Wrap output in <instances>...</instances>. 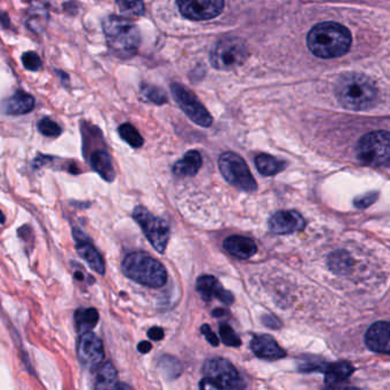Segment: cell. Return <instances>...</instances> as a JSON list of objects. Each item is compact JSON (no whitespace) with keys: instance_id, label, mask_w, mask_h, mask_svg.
I'll return each instance as SVG.
<instances>
[{"instance_id":"f546056e","label":"cell","mask_w":390,"mask_h":390,"mask_svg":"<svg viewBox=\"0 0 390 390\" xmlns=\"http://www.w3.org/2000/svg\"><path fill=\"white\" fill-rule=\"evenodd\" d=\"M219 332L223 343L228 346V347H239V346L242 345L241 339L238 338L235 331L228 324H221Z\"/></svg>"},{"instance_id":"8fae6325","label":"cell","mask_w":390,"mask_h":390,"mask_svg":"<svg viewBox=\"0 0 390 390\" xmlns=\"http://www.w3.org/2000/svg\"><path fill=\"white\" fill-rule=\"evenodd\" d=\"M177 5L186 19L206 21L222 13L225 0H177Z\"/></svg>"},{"instance_id":"ba28073f","label":"cell","mask_w":390,"mask_h":390,"mask_svg":"<svg viewBox=\"0 0 390 390\" xmlns=\"http://www.w3.org/2000/svg\"><path fill=\"white\" fill-rule=\"evenodd\" d=\"M248 56L247 46L241 38H223L211 52V65L218 70H232L241 67Z\"/></svg>"},{"instance_id":"30bf717a","label":"cell","mask_w":390,"mask_h":390,"mask_svg":"<svg viewBox=\"0 0 390 390\" xmlns=\"http://www.w3.org/2000/svg\"><path fill=\"white\" fill-rule=\"evenodd\" d=\"M171 90L177 104L195 124L202 127H210L212 125L213 120L210 113L200 104L190 90L184 88V85L173 83L171 84Z\"/></svg>"},{"instance_id":"836d02e7","label":"cell","mask_w":390,"mask_h":390,"mask_svg":"<svg viewBox=\"0 0 390 390\" xmlns=\"http://www.w3.org/2000/svg\"><path fill=\"white\" fill-rule=\"evenodd\" d=\"M200 331H202V333L205 336V339H206L207 341L210 342L213 347H218L219 346V339L216 336V333L213 332L210 325L205 324V325L202 326Z\"/></svg>"},{"instance_id":"6da1fadb","label":"cell","mask_w":390,"mask_h":390,"mask_svg":"<svg viewBox=\"0 0 390 390\" xmlns=\"http://www.w3.org/2000/svg\"><path fill=\"white\" fill-rule=\"evenodd\" d=\"M352 42L350 31L336 22L319 23L307 35L310 52L320 58H340L347 54Z\"/></svg>"},{"instance_id":"1f68e13d","label":"cell","mask_w":390,"mask_h":390,"mask_svg":"<svg viewBox=\"0 0 390 390\" xmlns=\"http://www.w3.org/2000/svg\"><path fill=\"white\" fill-rule=\"evenodd\" d=\"M22 63L26 69L30 71H38L42 65V58L33 51L26 52L22 55Z\"/></svg>"},{"instance_id":"4fadbf2b","label":"cell","mask_w":390,"mask_h":390,"mask_svg":"<svg viewBox=\"0 0 390 390\" xmlns=\"http://www.w3.org/2000/svg\"><path fill=\"white\" fill-rule=\"evenodd\" d=\"M306 227V220L295 211H279L269 219V229L277 235H290L301 231Z\"/></svg>"},{"instance_id":"5b68a950","label":"cell","mask_w":390,"mask_h":390,"mask_svg":"<svg viewBox=\"0 0 390 390\" xmlns=\"http://www.w3.org/2000/svg\"><path fill=\"white\" fill-rule=\"evenodd\" d=\"M204 379L200 384L202 388L216 389H234L242 387V380L235 366L225 358H212L207 361L203 368Z\"/></svg>"},{"instance_id":"7402d4cb","label":"cell","mask_w":390,"mask_h":390,"mask_svg":"<svg viewBox=\"0 0 390 390\" xmlns=\"http://www.w3.org/2000/svg\"><path fill=\"white\" fill-rule=\"evenodd\" d=\"M94 387L97 389H115L118 384V374L116 368L110 361L97 366V373L94 379Z\"/></svg>"},{"instance_id":"ffe728a7","label":"cell","mask_w":390,"mask_h":390,"mask_svg":"<svg viewBox=\"0 0 390 390\" xmlns=\"http://www.w3.org/2000/svg\"><path fill=\"white\" fill-rule=\"evenodd\" d=\"M90 163L94 171L97 172V174L108 182H111L116 177L113 159H111V156L106 150H104V149L94 150L90 154Z\"/></svg>"},{"instance_id":"e0dca14e","label":"cell","mask_w":390,"mask_h":390,"mask_svg":"<svg viewBox=\"0 0 390 390\" xmlns=\"http://www.w3.org/2000/svg\"><path fill=\"white\" fill-rule=\"evenodd\" d=\"M35 106V97L31 94L26 92H17V93L3 101L1 110L3 113L10 116H21L31 113Z\"/></svg>"},{"instance_id":"e575fe53","label":"cell","mask_w":390,"mask_h":390,"mask_svg":"<svg viewBox=\"0 0 390 390\" xmlns=\"http://www.w3.org/2000/svg\"><path fill=\"white\" fill-rule=\"evenodd\" d=\"M263 323L268 327H271V329H279L282 325V323L279 322V319L277 317L273 316V315H267V316H263L262 318Z\"/></svg>"},{"instance_id":"9a60e30c","label":"cell","mask_w":390,"mask_h":390,"mask_svg":"<svg viewBox=\"0 0 390 390\" xmlns=\"http://www.w3.org/2000/svg\"><path fill=\"white\" fill-rule=\"evenodd\" d=\"M389 336V323H374L365 334V343L372 352L388 355L390 352Z\"/></svg>"},{"instance_id":"3957f363","label":"cell","mask_w":390,"mask_h":390,"mask_svg":"<svg viewBox=\"0 0 390 390\" xmlns=\"http://www.w3.org/2000/svg\"><path fill=\"white\" fill-rule=\"evenodd\" d=\"M106 45L120 58H133L138 53L141 35L136 24L124 17L110 15L102 22Z\"/></svg>"},{"instance_id":"f35d334b","label":"cell","mask_w":390,"mask_h":390,"mask_svg":"<svg viewBox=\"0 0 390 390\" xmlns=\"http://www.w3.org/2000/svg\"><path fill=\"white\" fill-rule=\"evenodd\" d=\"M74 277L79 282H85V270H78L74 273Z\"/></svg>"},{"instance_id":"9c48e42d","label":"cell","mask_w":390,"mask_h":390,"mask_svg":"<svg viewBox=\"0 0 390 390\" xmlns=\"http://www.w3.org/2000/svg\"><path fill=\"white\" fill-rule=\"evenodd\" d=\"M133 219L141 227L145 237L156 251L164 253L170 241V228L164 220L159 219L142 206L136 207L133 211Z\"/></svg>"},{"instance_id":"52a82bcc","label":"cell","mask_w":390,"mask_h":390,"mask_svg":"<svg viewBox=\"0 0 390 390\" xmlns=\"http://www.w3.org/2000/svg\"><path fill=\"white\" fill-rule=\"evenodd\" d=\"M219 168L222 177L234 187L252 193L258 189V184L252 175L246 161L235 152H225L220 156Z\"/></svg>"},{"instance_id":"ac0fdd59","label":"cell","mask_w":390,"mask_h":390,"mask_svg":"<svg viewBox=\"0 0 390 390\" xmlns=\"http://www.w3.org/2000/svg\"><path fill=\"white\" fill-rule=\"evenodd\" d=\"M223 248L232 257L241 260H247L258 252L254 241L243 236H230L223 242Z\"/></svg>"},{"instance_id":"74e56055","label":"cell","mask_w":390,"mask_h":390,"mask_svg":"<svg viewBox=\"0 0 390 390\" xmlns=\"http://www.w3.org/2000/svg\"><path fill=\"white\" fill-rule=\"evenodd\" d=\"M152 346L150 342L148 341H142L140 342L139 346H138V350L142 354H147V352H150L152 350Z\"/></svg>"},{"instance_id":"d6986e66","label":"cell","mask_w":390,"mask_h":390,"mask_svg":"<svg viewBox=\"0 0 390 390\" xmlns=\"http://www.w3.org/2000/svg\"><path fill=\"white\" fill-rule=\"evenodd\" d=\"M76 250L79 257L84 260L92 270L95 271L99 275H104L106 273V266H104V259L97 248L94 247L93 244H90L86 239L81 236L76 235Z\"/></svg>"},{"instance_id":"d4e9b609","label":"cell","mask_w":390,"mask_h":390,"mask_svg":"<svg viewBox=\"0 0 390 390\" xmlns=\"http://www.w3.org/2000/svg\"><path fill=\"white\" fill-rule=\"evenodd\" d=\"M327 265L334 274L343 276V275H348L352 273V267H354V260H352L348 252L336 251L333 252L332 254L330 255Z\"/></svg>"},{"instance_id":"603a6c76","label":"cell","mask_w":390,"mask_h":390,"mask_svg":"<svg viewBox=\"0 0 390 390\" xmlns=\"http://www.w3.org/2000/svg\"><path fill=\"white\" fill-rule=\"evenodd\" d=\"M354 371V366L347 361H339L327 365L325 368V384L327 386H336V384L347 380Z\"/></svg>"},{"instance_id":"d590c367","label":"cell","mask_w":390,"mask_h":390,"mask_svg":"<svg viewBox=\"0 0 390 390\" xmlns=\"http://www.w3.org/2000/svg\"><path fill=\"white\" fill-rule=\"evenodd\" d=\"M149 338L154 340V341H161V339L164 338V331L161 327H152L148 331Z\"/></svg>"},{"instance_id":"8d00e7d4","label":"cell","mask_w":390,"mask_h":390,"mask_svg":"<svg viewBox=\"0 0 390 390\" xmlns=\"http://www.w3.org/2000/svg\"><path fill=\"white\" fill-rule=\"evenodd\" d=\"M0 24L5 28V29H8L10 26V19L8 17V14L5 13V12H1L0 10Z\"/></svg>"},{"instance_id":"8992f818","label":"cell","mask_w":390,"mask_h":390,"mask_svg":"<svg viewBox=\"0 0 390 390\" xmlns=\"http://www.w3.org/2000/svg\"><path fill=\"white\" fill-rule=\"evenodd\" d=\"M389 133L377 131L363 136L357 145L358 159L368 166H384L390 159Z\"/></svg>"},{"instance_id":"7c38bea8","label":"cell","mask_w":390,"mask_h":390,"mask_svg":"<svg viewBox=\"0 0 390 390\" xmlns=\"http://www.w3.org/2000/svg\"><path fill=\"white\" fill-rule=\"evenodd\" d=\"M77 356L81 364L85 368H95L104 361V343L94 333H81L78 339Z\"/></svg>"},{"instance_id":"d6a6232c","label":"cell","mask_w":390,"mask_h":390,"mask_svg":"<svg viewBox=\"0 0 390 390\" xmlns=\"http://www.w3.org/2000/svg\"><path fill=\"white\" fill-rule=\"evenodd\" d=\"M377 198H379V194L377 191H371L368 194L361 195L354 200L355 206L357 209H368V207L371 206L372 204L377 202Z\"/></svg>"},{"instance_id":"5bb4252c","label":"cell","mask_w":390,"mask_h":390,"mask_svg":"<svg viewBox=\"0 0 390 390\" xmlns=\"http://www.w3.org/2000/svg\"><path fill=\"white\" fill-rule=\"evenodd\" d=\"M196 289L200 297L203 298V300L211 301L212 298H216L225 304H231L234 302V295L231 292L223 289L221 283L210 275L200 276L197 279Z\"/></svg>"},{"instance_id":"ab89813d","label":"cell","mask_w":390,"mask_h":390,"mask_svg":"<svg viewBox=\"0 0 390 390\" xmlns=\"http://www.w3.org/2000/svg\"><path fill=\"white\" fill-rule=\"evenodd\" d=\"M3 223H5V216H3V213L0 210V225H3Z\"/></svg>"},{"instance_id":"4dcf8cb0","label":"cell","mask_w":390,"mask_h":390,"mask_svg":"<svg viewBox=\"0 0 390 390\" xmlns=\"http://www.w3.org/2000/svg\"><path fill=\"white\" fill-rule=\"evenodd\" d=\"M142 94L149 101H152L156 104H164L168 101V97L165 95L164 92L159 90V88H156V86H152V85H142Z\"/></svg>"},{"instance_id":"4316f807","label":"cell","mask_w":390,"mask_h":390,"mask_svg":"<svg viewBox=\"0 0 390 390\" xmlns=\"http://www.w3.org/2000/svg\"><path fill=\"white\" fill-rule=\"evenodd\" d=\"M116 3L124 17H138L145 13L143 0H116Z\"/></svg>"},{"instance_id":"cb8c5ba5","label":"cell","mask_w":390,"mask_h":390,"mask_svg":"<svg viewBox=\"0 0 390 390\" xmlns=\"http://www.w3.org/2000/svg\"><path fill=\"white\" fill-rule=\"evenodd\" d=\"M255 166L260 174L263 177H273L284 171L287 168V163L276 159L274 156L262 154L255 157Z\"/></svg>"},{"instance_id":"2e32d148","label":"cell","mask_w":390,"mask_h":390,"mask_svg":"<svg viewBox=\"0 0 390 390\" xmlns=\"http://www.w3.org/2000/svg\"><path fill=\"white\" fill-rule=\"evenodd\" d=\"M251 349L259 358L267 361H277L286 356V352L268 334H259L252 339Z\"/></svg>"},{"instance_id":"44dd1931","label":"cell","mask_w":390,"mask_h":390,"mask_svg":"<svg viewBox=\"0 0 390 390\" xmlns=\"http://www.w3.org/2000/svg\"><path fill=\"white\" fill-rule=\"evenodd\" d=\"M203 164L202 155L197 150H190L184 156V159L177 161L173 166V173L177 177H194L198 173Z\"/></svg>"},{"instance_id":"484cf974","label":"cell","mask_w":390,"mask_h":390,"mask_svg":"<svg viewBox=\"0 0 390 390\" xmlns=\"http://www.w3.org/2000/svg\"><path fill=\"white\" fill-rule=\"evenodd\" d=\"M100 315L95 308H81L74 313V323L81 333L88 332L97 326Z\"/></svg>"},{"instance_id":"7a4b0ae2","label":"cell","mask_w":390,"mask_h":390,"mask_svg":"<svg viewBox=\"0 0 390 390\" xmlns=\"http://www.w3.org/2000/svg\"><path fill=\"white\" fill-rule=\"evenodd\" d=\"M334 92L340 104L354 111L371 109L379 97L375 83L361 74H343L336 81Z\"/></svg>"},{"instance_id":"83f0119b","label":"cell","mask_w":390,"mask_h":390,"mask_svg":"<svg viewBox=\"0 0 390 390\" xmlns=\"http://www.w3.org/2000/svg\"><path fill=\"white\" fill-rule=\"evenodd\" d=\"M120 136L126 143H129L132 148H141L143 145V138L140 134L139 131L132 125V124L125 123L120 126L118 129Z\"/></svg>"},{"instance_id":"277c9868","label":"cell","mask_w":390,"mask_h":390,"mask_svg":"<svg viewBox=\"0 0 390 390\" xmlns=\"http://www.w3.org/2000/svg\"><path fill=\"white\" fill-rule=\"evenodd\" d=\"M122 269L126 277L145 286L159 289L164 286L168 282V271L164 266L150 255L141 252L126 255Z\"/></svg>"},{"instance_id":"f1b7e54d","label":"cell","mask_w":390,"mask_h":390,"mask_svg":"<svg viewBox=\"0 0 390 390\" xmlns=\"http://www.w3.org/2000/svg\"><path fill=\"white\" fill-rule=\"evenodd\" d=\"M39 132L42 136H49V138H56L61 136V126L58 123H55L54 120L51 118H42L38 123Z\"/></svg>"}]
</instances>
